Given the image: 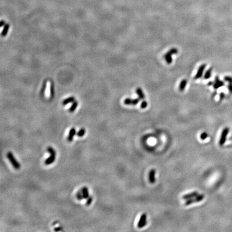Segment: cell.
Masks as SVG:
<instances>
[{
  "instance_id": "cell-1",
  "label": "cell",
  "mask_w": 232,
  "mask_h": 232,
  "mask_svg": "<svg viewBox=\"0 0 232 232\" xmlns=\"http://www.w3.org/2000/svg\"><path fill=\"white\" fill-rule=\"evenodd\" d=\"M7 157L8 159L9 160L10 162L11 165H12V167H13L15 169L18 170L21 168V164H20L16 160L14 154H12L11 152H9L7 154Z\"/></svg>"
},
{
  "instance_id": "cell-2",
  "label": "cell",
  "mask_w": 232,
  "mask_h": 232,
  "mask_svg": "<svg viewBox=\"0 0 232 232\" xmlns=\"http://www.w3.org/2000/svg\"><path fill=\"white\" fill-rule=\"evenodd\" d=\"M204 198H205L204 195H203V194L199 195H198L197 196H196V197H195L194 198H192L191 199H190L187 200V201H186L185 203H184V205L185 206H189V205H190L191 204H192L199 203V202H200V201L203 200V199H204Z\"/></svg>"
},
{
  "instance_id": "cell-3",
  "label": "cell",
  "mask_w": 232,
  "mask_h": 232,
  "mask_svg": "<svg viewBox=\"0 0 232 232\" xmlns=\"http://www.w3.org/2000/svg\"><path fill=\"white\" fill-rule=\"evenodd\" d=\"M229 132V127H225L224 128L222 131V133L221 134V137L220 140H219V144L220 146H223V145L225 144L226 141L227 136Z\"/></svg>"
},
{
  "instance_id": "cell-4",
  "label": "cell",
  "mask_w": 232,
  "mask_h": 232,
  "mask_svg": "<svg viewBox=\"0 0 232 232\" xmlns=\"http://www.w3.org/2000/svg\"><path fill=\"white\" fill-rule=\"evenodd\" d=\"M147 223V215L146 213H143L141 215L139 221L137 223V227L142 228L146 226Z\"/></svg>"
},
{
  "instance_id": "cell-5",
  "label": "cell",
  "mask_w": 232,
  "mask_h": 232,
  "mask_svg": "<svg viewBox=\"0 0 232 232\" xmlns=\"http://www.w3.org/2000/svg\"><path fill=\"white\" fill-rule=\"evenodd\" d=\"M140 99L138 98H135L132 99L131 98H127L125 99L124 101V103L125 105H136L137 104L139 103Z\"/></svg>"
},
{
  "instance_id": "cell-6",
  "label": "cell",
  "mask_w": 232,
  "mask_h": 232,
  "mask_svg": "<svg viewBox=\"0 0 232 232\" xmlns=\"http://www.w3.org/2000/svg\"><path fill=\"white\" fill-rule=\"evenodd\" d=\"M206 67V64H203V65H201L200 66V67L198 68V71L197 72V74H196V75H195L194 79H195V80H197V79L200 78L201 77V76H202V75L203 74V73H204V71Z\"/></svg>"
},
{
  "instance_id": "cell-7",
  "label": "cell",
  "mask_w": 232,
  "mask_h": 232,
  "mask_svg": "<svg viewBox=\"0 0 232 232\" xmlns=\"http://www.w3.org/2000/svg\"><path fill=\"white\" fill-rule=\"evenodd\" d=\"M155 174H156V170H155V169H152L149 171L148 179L149 182L150 184H154V183H155V181H156Z\"/></svg>"
},
{
  "instance_id": "cell-8",
  "label": "cell",
  "mask_w": 232,
  "mask_h": 232,
  "mask_svg": "<svg viewBox=\"0 0 232 232\" xmlns=\"http://www.w3.org/2000/svg\"><path fill=\"white\" fill-rule=\"evenodd\" d=\"M213 88L215 89H218V88L221 87V86L225 85V83L223 81H221L219 78L218 76H216L215 78V82L213 83Z\"/></svg>"
},
{
  "instance_id": "cell-9",
  "label": "cell",
  "mask_w": 232,
  "mask_h": 232,
  "mask_svg": "<svg viewBox=\"0 0 232 232\" xmlns=\"http://www.w3.org/2000/svg\"><path fill=\"white\" fill-rule=\"evenodd\" d=\"M76 134V129L74 127H72V128L70 129L69 132L68 136L67 137V141L69 142H72L74 139V137Z\"/></svg>"
},
{
  "instance_id": "cell-10",
  "label": "cell",
  "mask_w": 232,
  "mask_h": 232,
  "mask_svg": "<svg viewBox=\"0 0 232 232\" xmlns=\"http://www.w3.org/2000/svg\"><path fill=\"white\" fill-rule=\"evenodd\" d=\"M199 195V192L197 191H193L192 192L188 193L187 195H184L182 197V199L183 200H188L192 198H194L196 196Z\"/></svg>"
},
{
  "instance_id": "cell-11",
  "label": "cell",
  "mask_w": 232,
  "mask_h": 232,
  "mask_svg": "<svg viewBox=\"0 0 232 232\" xmlns=\"http://www.w3.org/2000/svg\"><path fill=\"white\" fill-rule=\"evenodd\" d=\"M56 157V155L55 154H51L50 156L48 157L47 159H46L45 161V164L46 165H48L52 164L53 162L55 161Z\"/></svg>"
},
{
  "instance_id": "cell-12",
  "label": "cell",
  "mask_w": 232,
  "mask_h": 232,
  "mask_svg": "<svg viewBox=\"0 0 232 232\" xmlns=\"http://www.w3.org/2000/svg\"><path fill=\"white\" fill-rule=\"evenodd\" d=\"M188 83V81L187 79H183V80L181 81V82L180 83L179 86V90L181 92H182L184 90V89L186 88Z\"/></svg>"
},
{
  "instance_id": "cell-13",
  "label": "cell",
  "mask_w": 232,
  "mask_h": 232,
  "mask_svg": "<svg viewBox=\"0 0 232 232\" xmlns=\"http://www.w3.org/2000/svg\"><path fill=\"white\" fill-rule=\"evenodd\" d=\"M136 93L137 94V95L138 96L139 98L140 99H144L145 98V94L142 91V89L140 88H137L136 89Z\"/></svg>"
},
{
  "instance_id": "cell-14",
  "label": "cell",
  "mask_w": 232,
  "mask_h": 232,
  "mask_svg": "<svg viewBox=\"0 0 232 232\" xmlns=\"http://www.w3.org/2000/svg\"><path fill=\"white\" fill-rule=\"evenodd\" d=\"M81 191H82L83 199H87L89 197V191H88V188L86 187H83V188L81 189Z\"/></svg>"
},
{
  "instance_id": "cell-15",
  "label": "cell",
  "mask_w": 232,
  "mask_h": 232,
  "mask_svg": "<svg viewBox=\"0 0 232 232\" xmlns=\"http://www.w3.org/2000/svg\"><path fill=\"white\" fill-rule=\"evenodd\" d=\"M75 101V97H69L65 99V100H63L62 102V105H66L68 104L69 103L74 102Z\"/></svg>"
},
{
  "instance_id": "cell-16",
  "label": "cell",
  "mask_w": 232,
  "mask_h": 232,
  "mask_svg": "<svg viewBox=\"0 0 232 232\" xmlns=\"http://www.w3.org/2000/svg\"><path fill=\"white\" fill-rule=\"evenodd\" d=\"M172 55L170 54L169 53L167 52L164 56L165 61H166V62L168 63V64H170V63H172Z\"/></svg>"
},
{
  "instance_id": "cell-17",
  "label": "cell",
  "mask_w": 232,
  "mask_h": 232,
  "mask_svg": "<svg viewBox=\"0 0 232 232\" xmlns=\"http://www.w3.org/2000/svg\"><path fill=\"white\" fill-rule=\"evenodd\" d=\"M10 28V24H7L4 25V27L3 29V31H2L1 33V35L2 37H6V35L8 34V32L9 31V29Z\"/></svg>"
},
{
  "instance_id": "cell-18",
  "label": "cell",
  "mask_w": 232,
  "mask_h": 232,
  "mask_svg": "<svg viewBox=\"0 0 232 232\" xmlns=\"http://www.w3.org/2000/svg\"><path fill=\"white\" fill-rule=\"evenodd\" d=\"M78 103L77 101L74 102L72 106H70V108H69V111L70 112H71V113L74 112L75 110H76V109L77 108V107L78 106Z\"/></svg>"
},
{
  "instance_id": "cell-19",
  "label": "cell",
  "mask_w": 232,
  "mask_h": 232,
  "mask_svg": "<svg viewBox=\"0 0 232 232\" xmlns=\"http://www.w3.org/2000/svg\"><path fill=\"white\" fill-rule=\"evenodd\" d=\"M212 68H210L207 71H206L204 77V79L207 80V79L210 78L212 75Z\"/></svg>"
},
{
  "instance_id": "cell-20",
  "label": "cell",
  "mask_w": 232,
  "mask_h": 232,
  "mask_svg": "<svg viewBox=\"0 0 232 232\" xmlns=\"http://www.w3.org/2000/svg\"><path fill=\"white\" fill-rule=\"evenodd\" d=\"M76 197L77 198V199L79 201H81L83 199V195L82 193V191L80 190L78 191V192H77L76 195Z\"/></svg>"
},
{
  "instance_id": "cell-21",
  "label": "cell",
  "mask_w": 232,
  "mask_h": 232,
  "mask_svg": "<svg viewBox=\"0 0 232 232\" xmlns=\"http://www.w3.org/2000/svg\"><path fill=\"white\" fill-rule=\"evenodd\" d=\"M85 133H86V129L84 128H82L77 133H76V136H77L78 137H82L85 136Z\"/></svg>"
},
{
  "instance_id": "cell-22",
  "label": "cell",
  "mask_w": 232,
  "mask_h": 232,
  "mask_svg": "<svg viewBox=\"0 0 232 232\" xmlns=\"http://www.w3.org/2000/svg\"><path fill=\"white\" fill-rule=\"evenodd\" d=\"M93 200V198L92 196H89V197L87 199H86V205L87 206H90L91 204V203H92Z\"/></svg>"
},
{
  "instance_id": "cell-23",
  "label": "cell",
  "mask_w": 232,
  "mask_h": 232,
  "mask_svg": "<svg viewBox=\"0 0 232 232\" xmlns=\"http://www.w3.org/2000/svg\"><path fill=\"white\" fill-rule=\"evenodd\" d=\"M178 52V50L177 49V48H171V49H170L168 52L170 54L173 55V54H177Z\"/></svg>"
},
{
  "instance_id": "cell-24",
  "label": "cell",
  "mask_w": 232,
  "mask_h": 232,
  "mask_svg": "<svg viewBox=\"0 0 232 232\" xmlns=\"http://www.w3.org/2000/svg\"><path fill=\"white\" fill-rule=\"evenodd\" d=\"M208 135L207 133H206V132H203V133H201V135H200V139L201 140H205L206 138H207V137H208Z\"/></svg>"
},
{
  "instance_id": "cell-25",
  "label": "cell",
  "mask_w": 232,
  "mask_h": 232,
  "mask_svg": "<svg viewBox=\"0 0 232 232\" xmlns=\"http://www.w3.org/2000/svg\"><path fill=\"white\" fill-rule=\"evenodd\" d=\"M148 105V103L146 101H143L142 102V103H141V105H140V108L142 109H144L145 108H147V106Z\"/></svg>"
},
{
  "instance_id": "cell-26",
  "label": "cell",
  "mask_w": 232,
  "mask_h": 232,
  "mask_svg": "<svg viewBox=\"0 0 232 232\" xmlns=\"http://www.w3.org/2000/svg\"><path fill=\"white\" fill-rule=\"evenodd\" d=\"M224 80L229 83H232V77L231 76H225L224 77Z\"/></svg>"
},
{
  "instance_id": "cell-27",
  "label": "cell",
  "mask_w": 232,
  "mask_h": 232,
  "mask_svg": "<svg viewBox=\"0 0 232 232\" xmlns=\"http://www.w3.org/2000/svg\"><path fill=\"white\" fill-rule=\"evenodd\" d=\"M219 96H220V101H222L224 98V97H225V93H221L220 94V95H219Z\"/></svg>"
},
{
  "instance_id": "cell-28",
  "label": "cell",
  "mask_w": 232,
  "mask_h": 232,
  "mask_svg": "<svg viewBox=\"0 0 232 232\" xmlns=\"http://www.w3.org/2000/svg\"><path fill=\"white\" fill-rule=\"evenodd\" d=\"M228 90L231 94H232V83H229L228 86Z\"/></svg>"
},
{
  "instance_id": "cell-29",
  "label": "cell",
  "mask_w": 232,
  "mask_h": 232,
  "mask_svg": "<svg viewBox=\"0 0 232 232\" xmlns=\"http://www.w3.org/2000/svg\"><path fill=\"white\" fill-rule=\"evenodd\" d=\"M62 228L61 227H59L54 228V231H56V232H58V231H61V230H62Z\"/></svg>"
},
{
  "instance_id": "cell-30",
  "label": "cell",
  "mask_w": 232,
  "mask_h": 232,
  "mask_svg": "<svg viewBox=\"0 0 232 232\" xmlns=\"http://www.w3.org/2000/svg\"><path fill=\"white\" fill-rule=\"evenodd\" d=\"M4 24H5V21H1V24H0V26H1V27L3 26Z\"/></svg>"
},
{
  "instance_id": "cell-31",
  "label": "cell",
  "mask_w": 232,
  "mask_h": 232,
  "mask_svg": "<svg viewBox=\"0 0 232 232\" xmlns=\"http://www.w3.org/2000/svg\"><path fill=\"white\" fill-rule=\"evenodd\" d=\"M213 85V83L212 82V81H210V82L208 83V86H211V85Z\"/></svg>"
}]
</instances>
